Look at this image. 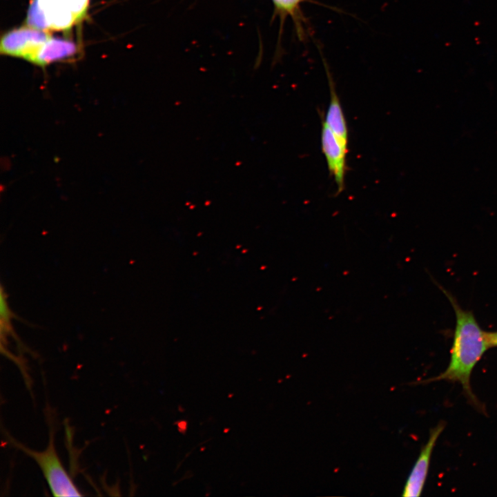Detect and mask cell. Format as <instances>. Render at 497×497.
<instances>
[{
	"mask_svg": "<svg viewBox=\"0 0 497 497\" xmlns=\"http://www.w3.org/2000/svg\"><path fill=\"white\" fill-rule=\"evenodd\" d=\"M442 291L454 309L456 326L449 365L442 373L430 380L459 382L465 393L474 400L470 378L474 368L490 348L487 332L481 329L471 311L462 309L452 295Z\"/></svg>",
	"mask_w": 497,
	"mask_h": 497,
	"instance_id": "obj_1",
	"label": "cell"
},
{
	"mask_svg": "<svg viewBox=\"0 0 497 497\" xmlns=\"http://www.w3.org/2000/svg\"><path fill=\"white\" fill-rule=\"evenodd\" d=\"M321 145L329 173L335 182L338 192L340 193L344 188L346 156L348 149L340 144L324 121L322 126Z\"/></svg>",
	"mask_w": 497,
	"mask_h": 497,
	"instance_id": "obj_5",
	"label": "cell"
},
{
	"mask_svg": "<svg viewBox=\"0 0 497 497\" xmlns=\"http://www.w3.org/2000/svg\"><path fill=\"white\" fill-rule=\"evenodd\" d=\"M325 65L330 90V102L325 116L324 122L329 127L338 140L348 149V129L346 119L339 97L335 89L331 75Z\"/></svg>",
	"mask_w": 497,
	"mask_h": 497,
	"instance_id": "obj_6",
	"label": "cell"
},
{
	"mask_svg": "<svg viewBox=\"0 0 497 497\" xmlns=\"http://www.w3.org/2000/svg\"><path fill=\"white\" fill-rule=\"evenodd\" d=\"M51 37L48 31L27 26L6 32L1 38L2 55L22 58L29 62L38 49Z\"/></svg>",
	"mask_w": 497,
	"mask_h": 497,
	"instance_id": "obj_3",
	"label": "cell"
},
{
	"mask_svg": "<svg viewBox=\"0 0 497 497\" xmlns=\"http://www.w3.org/2000/svg\"><path fill=\"white\" fill-rule=\"evenodd\" d=\"M10 312L8 306V303L6 301V298L4 295L3 292L1 291V323L5 322L6 327L8 326V324L10 321Z\"/></svg>",
	"mask_w": 497,
	"mask_h": 497,
	"instance_id": "obj_11",
	"label": "cell"
},
{
	"mask_svg": "<svg viewBox=\"0 0 497 497\" xmlns=\"http://www.w3.org/2000/svg\"><path fill=\"white\" fill-rule=\"evenodd\" d=\"M487 335L490 347H497V331L487 332Z\"/></svg>",
	"mask_w": 497,
	"mask_h": 497,
	"instance_id": "obj_12",
	"label": "cell"
},
{
	"mask_svg": "<svg viewBox=\"0 0 497 497\" xmlns=\"http://www.w3.org/2000/svg\"><path fill=\"white\" fill-rule=\"evenodd\" d=\"M50 30H66L77 23L75 17L62 0H34Z\"/></svg>",
	"mask_w": 497,
	"mask_h": 497,
	"instance_id": "obj_8",
	"label": "cell"
},
{
	"mask_svg": "<svg viewBox=\"0 0 497 497\" xmlns=\"http://www.w3.org/2000/svg\"><path fill=\"white\" fill-rule=\"evenodd\" d=\"M49 431L48 445L42 451L32 450L10 437L9 441L14 447L23 451L37 463L54 496H80L81 494L66 471L57 455L52 425Z\"/></svg>",
	"mask_w": 497,
	"mask_h": 497,
	"instance_id": "obj_2",
	"label": "cell"
},
{
	"mask_svg": "<svg viewBox=\"0 0 497 497\" xmlns=\"http://www.w3.org/2000/svg\"><path fill=\"white\" fill-rule=\"evenodd\" d=\"M77 52L76 44L66 39L50 37L37 51L30 62L40 67L68 59Z\"/></svg>",
	"mask_w": 497,
	"mask_h": 497,
	"instance_id": "obj_7",
	"label": "cell"
},
{
	"mask_svg": "<svg viewBox=\"0 0 497 497\" xmlns=\"http://www.w3.org/2000/svg\"><path fill=\"white\" fill-rule=\"evenodd\" d=\"M276 9L282 13L293 15L303 0H272Z\"/></svg>",
	"mask_w": 497,
	"mask_h": 497,
	"instance_id": "obj_10",
	"label": "cell"
},
{
	"mask_svg": "<svg viewBox=\"0 0 497 497\" xmlns=\"http://www.w3.org/2000/svg\"><path fill=\"white\" fill-rule=\"evenodd\" d=\"M74 14L76 21H81L87 15L90 0H62Z\"/></svg>",
	"mask_w": 497,
	"mask_h": 497,
	"instance_id": "obj_9",
	"label": "cell"
},
{
	"mask_svg": "<svg viewBox=\"0 0 497 497\" xmlns=\"http://www.w3.org/2000/svg\"><path fill=\"white\" fill-rule=\"evenodd\" d=\"M445 425L440 423L431 430L429 439L422 448L419 456L407 480L402 496L417 497L420 496L427 479L431 454Z\"/></svg>",
	"mask_w": 497,
	"mask_h": 497,
	"instance_id": "obj_4",
	"label": "cell"
}]
</instances>
